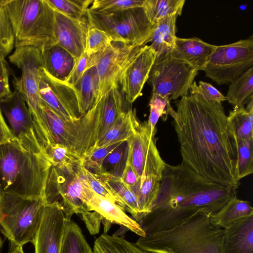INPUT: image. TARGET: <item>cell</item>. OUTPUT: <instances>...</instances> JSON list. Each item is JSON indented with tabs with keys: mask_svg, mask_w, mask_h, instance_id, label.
<instances>
[{
	"mask_svg": "<svg viewBox=\"0 0 253 253\" xmlns=\"http://www.w3.org/2000/svg\"><path fill=\"white\" fill-rule=\"evenodd\" d=\"M169 115L180 145L182 164L215 183L238 189L236 152L221 103L196 92L181 97Z\"/></svg>",
	"mask_w": 253,
	"mask_h": 253,
	"instance_id": "6da1fadb",
	"label": "cell"
},
{
	"mask_svg": "<svg viewBox=\"0 0 253 253\" xmlns=\"http://www.w3.org/2000/svg\"><path fill=\"white\" fill-rule=\"evenodd\" d=\"M237 194V189L213 182L182 164L166 163L149 211L134 219L145 235H150L177 226L197 214L211 216Z\"/></svg>",
	"mask_w": 253,
	"mask_h": 253,
	"instance_id": "7a4b0ae2",
	"label": "cell"
},
{
	"mask_svg": "<svg viewBox=\"0 0 253 253\" xmlns=\"http://www.w3.org/2000/svg\"><path fill=\"white\" fill-rule=\"evenodd\" d=\"M51 163L15 140L0 145V193L27 199L44 197Z\"/></svg>",
	"mask_w": 253,
	"mask_h": 253,
	"instance_id": "3957f363",
	"label": "cell"
},
{
	"mask_svg": "<svg viewBox=\"0 0 253 253\" xmlns=\"http://www.w3.org/2000/svg\"><path fill=\"white\" fill-rule=\"evenodd\" d=\"M224 229L199 213L167 230L140 237L135 243L150 253H224Z\"/></svg>",
	"mask_w": 253,
	"mask_h": 253,
	"instance_id": "277c9868",
	"label": "cell"
},
{
	"mask_svg": "<svg viewBox=\"0 0 253 253\" xmlns=\"http://www.w3.org/2000/svg\"><path fill=\"white\" fill-rule=\"evenodd\" d=\"M4 6L15 36V46L41 51L57 44L54 10L46 0H5Z\"/></svg>",
	"mask_w": 253,
	"mask_h": 253,
	"instance_id": "5b68a950",
	"label": "cell"
},
{
	"mask_svg": "<svg viewBox=\"0 0 253 253\" xmlns=\"http://www.w3.org/2000/svg\"><path fill=\"white\" fill-rule=\"evenodd\" d=\"M9 61L21 71L14 76L13 85L24 97L32 114L36 134L43 149L54 144L46 123L39 93V82L43 68L42 51L33 46H19L9 57Z\"/></svg>",
	"mask_w": 253,
	"mask_h": 253,
	"instance_id": "8992f818",
	"label": "cell"
},
{
	"mask_svg": "<svg viewBox=\"0 0 253 253\" xmlns=\"http://www.w3.org/2000/svg\"><path fill=\"white\" fill-rule=\"evenodd\" d=\"M45 204L44 197L27 199L0 193V231L13 247L33 243Z\"/></svg>",
	"mask_w": 253,
	"mask_h": 253,
	"instance_id": "52a82bcc",
	"label": "cell"
},
{
	"mask_svg": "<svg viewBox=\"0 0 253 253\" xmlns=\"http://www.w3.org/2000/svg\"><path fill=\"white\" fill-rule=\"evenodd\" d=\"M83 160L74 166H51L45 191L46 204L57 203L66 217L83 215L88 212L87 205L94 192L81 174Z\"/></svg>",
	"mask_w": 253,
	"mask_h": 253,
	"instance_id": "ba28073f",
	"label": "cell"
},
{
	"mask_svg": "<svg viewBox=\"0 0 253 253\" xmlns=\"http://www.w3.org/2000/svg\"><path fill=\"white\" fill-rule=\"evenodd\" d=\"M86 18L90 25L108 33L114 42L124 43L147 44L156 26L149 20L143 7L114 13L88 9Z\"/></svg>",
	"mask_w": 253,
	"mask_h": 253,
	"instance_id": "9c48e42d",
	"label": "cell"
},
{
	"mask_svg": "<svg viewBox=\"0 0 253 253\" xmlns=\"http://www.w3.org/2000/svg\"><path fill=\"white\" fill-rule=\"evenodd\" d=\"M42 108L54 143L65 146L81 159L92 151L95 146L93 106L76 121L63 119L42 103Z\"/></svg>",
	"mask_w": 253,
	"mask_h": 253,
	"instance_id": "30bf717a",
	"label": "cell"
},
{
	"mask_svg": "<svg viewBox=\"0 0 253 253\" xmlns=\"http://www.w3.org/2000/svg\"><path fill=\"white\" fill-rule=\"evenodd\" d=\"M253 66V38L216 45L204 69L218 85L229 84Z\"/></svg>",
	"mask_w": 253,
	"mask_h": 253,
	"instance_id": "8fae6325",
	"label": "cell"
},
{
	"mask_svg": "<svg viewBox=\"0 0 253 253\" xmlns=\"http://www.w3.org/2000/svg\"><path fill=\"white\" fill-rule=\"evenodd\" d=\"M198 71L186 63L172 58L169 53L156 57L147 81L152 94L176 100L188 94Z\"/></svg>",
	"mask_w": 253,
	"mask_h": 253,
	"instance_id": "7c38bea8",
	"label": "cell"
},
{
	"mask_svg": "<svg viewBox=\"0 0 253 253\" xmlns=\"http://www.w3.org/2000/svg\"><path fill=\"white\" fill-rule=\"evenodd\" d=\"M156 131H151L147 121L141 122L137 117L133 132L126 141L127 152L126 163L134 169L140 185L149 176L161 179L166 163L156 146Z\"/></svg>",
	"mask_w": 253,
	"mask_h": 253,
	"instance_id": "4fadbf2b",
	"label": "cell"
},
{
	"mask_svg": "<svg viewBox=\"0 0 253 253\" xmlns=\"http://www.w3.org/2000/svg\"><path fill=\"white\" fill-rule=\"evenodd\" d=\"M144 45L113 42L105 50L89 55L87 69L95 66L99 77L98 93L94 104L110 90L118 87L124 70Z\"/></svg>",
	"mask_w": 253,
	"mask_h": 253,
	"instance_id": "5bb4252c",
	"label": "cell"
},
{
	"mask_svg": "<svg viewBox=\"0 0 253 253\" xmlns=\"http://www.w3.org/2000/svg\"><path fill=\"white\" fill-rule=\"evenodd\" d=\"M0 108L16 141L24 148L36 154H46L37 137L34 120L22 94L14 90L0 100Z\"/></svg>",
	"mask_w": 253,
	"mask_h": 253,
	"instance_id": "9a60e30c",
	"label": "cell"
},
{
	"mask_svg": "<svg viewBox=\"0 0 253 253\" xmlns=\"http://www.w3.org/2000/svg\"><path fill=\"white\" fill-rule=\"evenodd\" d=\"M39 93L42 102L64 120L76 121L84 115L74 86L54 78L43 68L40 79Z\"/></svg>",
	"mask_w": 253,
	"mask_h": 253,
	"instance_id": "2e32d148",
	"label": "cell"
},
{
	"mask_svg": "<svg viewBox=\"0 0 253 253\" xmlns=\"http://www.w3.org/2000/svg\"><path fill=\"white\" fill-rule=\"evenodd\" d=\"M68 219L57 203L46 204L33 242L34 253H59Z\"/></svg>",
	"mask_w": 253,
	"mask_h": 253,
	"instance_id": "e0dca14e",
	"label": "cell"
},
{
	"mask_svg": "<svg viewBox=\"0 0 253 253\" xmlns=\"http://www.w3.org/2000/svg\"><path fill=\"white\" fill-rule=\"evenodd\" d=\"M156 56L154 49L146 44L122 72L119 84L128 103H132L142 95L143 86L148 79Z\"/></svg>",
	"mask_w": 253,
	"mask_h": 253,
	"instance_id": "ac0fdd59",
	"label": "cell"
},
{
	"mask_svg": "<svg viewBox=\"0 0 253 253\" xmlns=\"http://www.w3.org/2000/svg\"><path fill=\"white\" fill-rule=\"evenodd\" d=\"M54 30L57 44L76 59L85 51L89 27L87 18L69 16L54 9Z\"/></svg>",
	"mask_w": 253,
	"mask_h": 253,
	"instance_id": "d6986e66",
	"label": "cell"
},
{
	"mask_svg": "<svg viewBox=\"0 0 253 253\" xmlns=\"http://www.w3.org/2000/svg\"><path fill=\"white\" fill-rule=\"evenodd\" d=\"M215 46L197 37H176L169 54L172 58L184 62L198 71H204Z\"/></svg>",
	"mask_w": 253,
	"mask_h": 253,
	"instance_id": "ffe728a7",
	"label": "cell"
},
{
	"mask_svg": "<svg viewBox=\"0 0 253 253\" xmlns=\"http://www.w3.org/2000/svg\"><path fill=\"white\" fill-rule=\"evenodd\" d=\"M89 211H95L101 217L104 225V233H107L112 224H117L130 230L139 236L145 234L139 224L117 204L110 200L102 197L95 193L87 205Z\"/></svg>",
	"mask_w": 253,
	"mask_h": 253,
	"instance_id": "44dd1931",
	"label": "cell"
},
{
	"mask_svg": "<svg viewBox=\"0 0 253 253\" xmlns=\"http://www.w3.org/2000/svg\"><path fill=\"white\" fill-rule=\"evenodd\" d=\"M93 106L95 108L94 141L95 146L97 141L115 122L120 114L124 111L123 96L118 87L110 90Z\"/></svg>",
	"mask_w": 253,
	"mask_h": 253,
	"instance_id": "7402d4cb",
	"label": "cell"
},
{
	"mask_svg": "<svg viewBox=\"0 0 253 253\" xmlns=\"http://www.w3.org/2000/svg\"><path fill=\"white\" fill-rule=\"evenodd\" d=\"M223 229L224 253H253V215Z\"/></svg>",
	"mask_w": 253,
	"mask_h": 253,
	"instance_id": "603a6c76",
	"label": "cell"
},
{
	"mask_svg": "<svg viewBox=\"0 0 253 253\" xmlns=\"http://www.w3.org/2000/svg\"><path fill=\"white\" fill-rule=\"evenodd\" d=\"M43 69L54 78L64 82L71 74L76 59L55 44L42 51Z\"/></svg>",
	"mask_w": 253,
	"mask_h": 253,
	"instance_id": "cb8c5ba5",
	"label": "cell"
},
{
	"mask_svg": "<svg viewBox=\"0 0 253 253\" xmlns=\"http://www.w3.org/2000/svg\"><path fill=\"white\" fill-rule=\"evenodd\" d=\"M227 124L233 140L253 139V100L246 107H234L227 116Z\"/></svg>",
	"mask_w": 253,
	"mask_h": 253,
	"instance_id": "d4e9b609",
	"label": "cell"
},
{
	"mask_svg": "<svg viewBox=\"0 0 253 253\" xmlns=\"http://www.w3.org/2000/svg\"><path fill=\"white\" fill-rule=\"evenodd\" d=\"M177 15L169 16L159 20L149 40L150 45L156 52V57L170 53L176 36Z\"/></svg>",
	"mask_w": 253,
	"mask_h": 253,
	"instance_id": "484cf974",
	"label": "cell"
},
{
	"mask_svg": "<svg viewBox=\"0 0 253 253\" xmlns=\"http://www.w3.org/2000/svg\"><path fill=\"white\" fill-rule=\"evenodd\" d=\"M251 215H253V208L251 203L239 199L236 196L217 212L211 215V220L215 226L224 229L231 224Z\"/></svg>",
	"mask_w": 253,
	"mask_h": 253,
	"instance_id": "4316f807",
	"label": "cell"
},
{
	"mask_svg": "<svg viewBox=\"0 0 253 253\" xmlns=\"http://www.w3.org/2000/svg\"><path fill=\"white\" fill-rule=\"evenodd\" d=\"M136 118L135 109L133 110L130 109L126 112H122L115 122L97 141L93 150L115 142H126L133 132Z\"/></svg>",
	"mask_w": 253,
	"mask_h": 253,
	"instance_id": "83f0119b",
	"label": "cell"
},
{
	"mask_svg": "<svg viewBox=\"0 0 253 253\" xmlns=\"http://www.w3.org/2000/svg\"><path fill=\"white\" fill-rule=\"evenodd\" d=\"M74 87L81 112L84 115L92 108L98 95L99 77L96 66L87 69Z\"/></svg>",
	"mask_w": 253,
	"mask_h": 253,
	"instance_id": "f1b7e54d",
	"label": "cell"
},
{
	"mask_svg": "<svg viewBox=\"0 0 253 253\" xmlns=\"http://www.w3.org/2000/svg\"><path fill=\"white\" fill-rule=\"evenodd\" d=\"M225 97L234 107L245 106L253 100V67L229 84Z\"/></svg>",
	"mask_w": 253,
	"mask_h": 253,
	"instance_id": "f546056e",
	"label": "cell"
},
{
	"mask_svg": "<svg viewBox=\"0 0 253 253\" xmlns=\"http://www.w3.org/2000/svg\"><path fill=\"white\" fill-rule=\"evenodd\" d=\"M93 253H150L117 235L103 233L94 243Z\"/></svg>",
	"mask_w": 253,
	"mask_h": 253,
	"instance_id": "4dcf8cb0",
	"label": "cell"
},
{
	"mask_svg": "<svg viewBox=\"0 0 253 253\" xmlns=\"http://www.w3.org/2000/svg\"><path fill=\"white\" fill-rule=\"evenodd\" d=\"M80 172L94 193L110 200L126 211L124 203L108 182L106 172H91L84 166L83 162L80 167Z\"/></svg>",
	"mask_w": 253,
	"mask_h": 253,
	"instance_id": "1f68e13d",
	"label": "cell"
},
{
	"mask_svg": "<svg viewBox=\"0 0 253 253\" xmlns=\"http://www.w3.org/2000/svg\"><path fill=\"white\" fill-rule=\"evenodd\" d=\"M59 253H93L79 226L67 220Z\"/></svg>",
	"mask_w": 253,
	"mask_h": 253,
	"instance_id": "d6a6232c",
	"label": "cell"
},
{
	"mask_svg": "<svg viewBox=\"0 0 253 253\" xmlns=\"http://www.w3.org/2000/svg\"><path fill=\"white\" fill-rule=\"evenodd\" d=\"M185 0H144L143 8L149 19L156 24L161 19L181 15Z\"/></svg>",
	"mask_w": 253,
	"mask_h": 253,
	"instance_id": "836d02e7",
	"label": "cell"
},
{
	"mask_svg": "<svg viewBox=\"0 0 253 253\" xmlns=\"http://www.w3.org/2000/svg\"><path fill=\"white\" fill-rule=\"evenodd\" d=\"M233 140L236 152L235 175L240 181L253 172V139Z\"/></svg>",
	"mask_w": 253,
	"mask_h": 253,
	"instance_id": "e575fe53",
	"label": "cell"
},
{
	"mask_svg": "<svg viewBox=\"0 0 253 253\" xmlns=\"http://www.w3.org/2000/svg\"><path fill=\"white\" fill-rule=\"evenodd\" d=\"M160 181L161 179L156 176H148L134 192L137 197L140 214L149 211L158 194Z\"/></svg>",
	"mask_w": 253,
	"mask_h": 253,
	"instance_id": "d590c367",
	"label": "cell"
},
{
	"mask_svg": "<svg viewBox=\"0 0 253 253\" xmlns=\"http://www.w3.org/2000/svg\"><path fill=\"white\" fill-rule=\"evenodd\" d=\"M106 173L108 182L124 203L126 211L128 212L135 219L140 214L136 196L122 181L120 176Z\"/></svg>",
	"mask_w": 253,
	"mask_h": 253,
	"instance_id": "8d00e7d4",
	"label": "cell"
},
{
	"mask_svg": "<svg viewBox=\"0 0 253 253\" xmlns=\"http://www.w3.org/2000/svg\"><path fill=\"white\" fill-rule=\"evenodd\" d=\"M52 8L69 16L80 18L86 16L92 0H46Z\"/></svg>",
	"mask_w": 253,
	"mask_h": 253,
	"instance_id": "74e56055",
	"label": "cell"
},
{
	"mask_svg": "<svg viewBox=\"0 0 253 253\" xmlns=\"http://www.w3.org/2000/svg\"><path fill=\"white\" fill-rule=\"evenodd\" d=\"M52 166L67 167L74 166L82 161L64 145L58 143L50 145L45 150Z\"/></svg>",
	"mask_w": 253,
	"mask_h": 253,
	"instance_id": "f35d334b",
	"label": "cell"
},
{
	"mask_svg": "<svg viewBox=\"0 0 253 253\" xmlns=\"http://www.w3.org/2000/svg\"><path fill=\"white\" fill-rule=\"evenodd\" d=\"M14 46L12 26L3 5L0 7V57L5 58Z\"/></svg>",
	"mask_w": 253,
	"mask_h": 253,
	"instance_id": "ab89813d",
	"label": "cell"
},
{
	"mask_svg": "<svg viewBox=\"0 0 253 253\" xmlns=\"http://www.w3.org/2000/svg\"><path fill=\"white\" fill-rule=\"evenodd\" d=\"M169 97L151 94L149 101L150 114L147 121L152 132L156 131V125L160 118L167 120L172 106Z\"/></svg>",
	"mask_w": 253,
	"mask_h": 253,
	"instance_id": "60d3db41",
	"label": "cell"
},
{
	"mask_svg": "<svg viewBox=\"0 0 253 253\" xmlns=\"http://www.w3.org/2000/svg\"><path fill=\"white\" fill-rule=\"evenodd\" d=\"M124 142H117L95 149L82 159L84 166L93 172H104L103 164L106 158Z\"/></svg>",
	"mask_w": 253,
	"mask_h": 253,
	"instance_id": "b9f144b4",
	"label": "cell"
},
{
	"mask_svg": "<svg viewBox=\"0 0 253 253\" xmlns=\"http://www.w3.org/2000/svg\"><path fill=\"white\" fill-rule=\"evenodd\" d=\"M113 42V39L108 33L89 24L85 49L89 55L105 50Z\"/></svg>",
	"mask_w": 253,
	"mask_h": 253,
	"instance_id": "7bdbcfd3",
	"label": "cell"
},
{
	"mask_svg": "<svg viewBox=\"0 0 253 253\" xmlns=\"http://www.w3.org/2000/svg\"><path fill=\"white\" fill-rule=\"evenodd\" d=\"M144 1V0H94L88 9L97 12L114 13L142 7Z\"/></svg>",
	"mask_w": 253,
	"mask_h": 253,
	"instance_id": "ee69618b",
	"label": "cell"
},
{
	"mask_svg": "<svg viewBox=\"0 0 253 253\" xmlns=\"http://www.w3.org/2000/svg\"><path fill=\"white\" fill-rule=\"evenodd\" d=\"M190 92H196L207 100L221 103L226 100V97L210 83L200 81L198 85L194 82L190 88Z\"/></svg>",
	"mask_w": 253,
	"mask_h": 253,
	"instance_id": "f6af8a7d",
	"label": "cell"
},
{
	"mask_svg": "<svg viewBox=\"0 0 253 253\" xmlns=\"http://www.w3.org/2000/svg\"><path fill=\"white\" fill-rule=\"evenodd\" d=\"M89 55L85 51L76 59L72 71L66 81V83L74 86L80 80L87 69Z\"/></svg>",
	"mask_w": 253,
	"mask_h": 253,
	"instance_id": "bcb514c9",
	"label": "cell"
},
{
	"mask_svg": "<svg viewBox=\"0 0 253 253\" xmlns=\"http://www.w3.org/2000/svg\"><path fill=\"white\" fill-rule=\"evenodd\" d=\"M10 70L4 58L0 57V100L9 96L10 90L9 77Z\"/></svg>",
	"mask_w": 253,
	"mask_h": 253,
	"instance_id": "7dc6e473",
	"label": "cell"
},
{
	"mask_svg": "<svg viewBox=\"0 0 253 253\" xmlns=\"http://www.w3.org/2000/svg\"><path fill=\"white\" fill-rule=\"evenodd\" d=\"M122 181L128 187L131 188L138 183L140 179L132 167L128 164L126 163L122 176H120Z\"/></svg>",
	"mask_w": 253,
	"mask_h": 253,
	"instance_id": "c3c4849f",
	"label": "cell"
},
{
	"mask_svg": "<svg viewBox=\"0 0 253 253\" xmlns=\"http://www.w3.org/2000/svg\"><path fill=\"white\" fill-rule=\"evenodd\" d=\"M15 140L5 122L0 108V145Z\"/></svg>",
	"mask_w": 253,
	"mask_h": 253,
	"instance_id": "681fc988",
	"label": "cell"
},
{
	"mask_svg": "<svg viewBox=\"0 0 253 253\" xmlns=\"http://www.w3.org/2000/svg\"><path fill=\"white\" fill-rule=\"evenodd\" d=\"M118 148L119 147L107 156L104 163L107 162L114 167H117L119 164L122 160L123 151L122 148Z\"/></svg>",
	"mask_w": 253,
	"mask_h": 253,
	"instance_id": "f907efd6",
	"label": "cell"
},
{
	"mask_svg": "<svg viewBox=\"0 0 253 253\" xmlns=\"http://www.w3.org/2000/svg\"><path fill=\"white\" fill-rule=\"evenodd\" d=\"M9 253H25L23 250V247H13Z\"/></svg>",
	"mask_w": 253,
	"mask_h": 253,
	"instance_id": "816d5d0a",
	"label": "cell"
},
{
	"mask_svg": "<svg viewBox=\"0 0 253 253\" xmlns=\"http://www.w3.org/2000/svg\"><path fill=\"white\" fill-rule=\"evenodd\" d=\"M5 1V0H0V7L4 5Z\"/></svg>",
	"mask_w": 253,
	"mask_h": 253,
	"instance_id": "f5cc1de1",
	"label": "cell"
},
{
	"mask_svg": "<svg viewBox=\"0 0 253 253\" xmlns=\"http://www.w3.org/2000/svg\"><path fill=\"white\" fill-rule=\"evenodd\" d=\"M2 241L1 238L0 236V250H1V248L2 247Z\"/></svg>",
	"mask_w": 253,
	"mask_h": 253,
	"instance_id": "db71d44e",
	"label": "cell"
}]
</instances>
